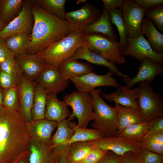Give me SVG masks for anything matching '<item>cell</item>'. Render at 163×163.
<instances>
[{
	"instance_id": "1",
	"label": "cell",
	"mask_w": 163,
	"mask_h": 163,
	"mask_svg": "<svg viewBox=\"0 0 163 163\" xmlns=\"http://www.w3.org/2000/svg\"><path fill=\"white\" fill-rule=\"evenodd\" d=\"M30 139L21 112L0 107V163H12L29 149Z\"/></svg>"
},
{
	"instance_id": "2",
	"label": "cell",
	"mask_w": 163,
	"mask_h": 163,
	"mask_svg": "<svg viewBox=\"0 0 163 163\" xmlns=\"http://www.w3.org/2000/svg\"><path fill=\"white\" fill-rule=\"evenodd\" d=\"M31 1L34 23L26 53L35 54L65 37L70 32L66 20L52 14Z\"/></svg>"
},
{
	"instance_id": "3",
	"label": "cell",
	"mask_w": 163,
	"mask_h": 163,
	"mask_svg": "<svg viewBox=\"0 0 163 163\" xmlns=\"http://www.w3.org/2000/svg\"><path fill=\"white\" fill-rule=\"evenodd\" d=\"M84 32H70L37 54L46 65L58 68L64 61L72 57L82 46Z\"/></svg>"
},
{
	"instance_id": "4",
	"label": "cell",
	"mask_w": 163,
	"mask_h": 163,
	"mask_svg": "<svg viewBox=\"0 0 163 163\" xmlns=\"http://www.w3.org/2000/svg\"><path fill=\"white\" fill-rule=\"evenodd\" d=\"M101 89H94L90 92L93 99L94 116L91 126L105 137L118 136L116 110L105 102L101 97Z\"/></svg>"
},
{
	"instance_id": "5",
	"label": "cell",
	"mask_w": 163,
	"mask_h": 163,
	"mask_svg": "<svg viewBox=\"0 0 163 163\" xmlns=\"http://www.w3.org/2000/svg\"><path fill=\"white\" fill-rule=\"evenodd\" d=\"M82 45L114 64L125 62V58L120 48V43L102 34L85 35Z\"/></svg>"
},
{
	"instance_id": "6",
	"label": "cell",
	"mask_w": 163,
	"mask_h": 163,
	"mask_svg": "<svg viewBox=\"0 0 163 163\" xmlns=\"http://www.w3.org/2000/svg\"><path fill=\"white\" fill-rule=\"evenodd\" d=\"M63 101L72 110L68 120L70 121L77 118V127H87L89 123L94 121L93 99L90 93L75 90L66 95Z\"/></svg>"
},
{
	"instance_id": "7",
	"label": "cell",
	"mask_w": 163,
	"mask_h": 163,
	"mask_svg": "<svg viewBox=\"0 0 163 163\" xmlns=\"http://www.w3.org/2000/svg\"><path fill=\"white\" fill-rule=\"evenodd\" d=\"M138 87L139 94L136 103L144 121L163 116V98L161 94L155 92L151 83L148 81L139 82Z\"/></svg>"
},
{
	"instance_id": "8",
	"label": "cell",
	"mask_w": 163,
	"mask_h": 163,
	"mask_svg": "<svg viewBox=\"0 0 163 163\" xmlns=\"http://www.w3.org/2000/svg\"><path fill=\"white\" fill-rule=\"evenodd\" d=\"M101 13L100 9L90 3H85L79 9L66 12L65 20L70 32H83L100 18Z\"/></svg>"
},
{
	"instance_id": "9",
	"label": "cell",
	"mask_w": 163,
	"mask_h": 163,
	"mask_svg": "<svg viewBox=\"0 0 163 163\" xmlns=\"http://www.w3.org/2000/svg\"><path fill=\"white\" fill-rule=\"evenodd\" d=\"M127 45L122 52L124 56H130L141 62L148 58L153 61L163 64V53L155 51L142 33L138 36L127 38Z\"/></svg>"
},
{
	"instance_id": "10",
	"label": "cell",
	"mask_w": 163,
	"mask_h": 163,
	"mask_svg": "<svg viewBox=\"0 0 163 163\" xmlns=\"http://www.w3.org/2000/svg\"><path fill=\"white\" fill-rule=\"evenodd\" d=\"M31 1H23L18 14L0 31V38L4 40L11 35L31 33L34 23L31 5Z\"/></svg>"
},
{
	"instance_id": "11",
	"label": "cell",
	"mask_w": 163,
	"mask_h": 163,
	"mask_svg": "<svg viewBox=\"0 0 163 163\" xmlns=\"http://www.w3.org/2000/svg\"><path fill=\"white\" fill-rule=\"evenodd\" d=\"M114 74L110 71L104 75H99L91 72L83 75L70 79L77 90L90 93L97 87L110 86L117 88L119 84L113 76Z\"/></svg>"
},
{
	"instance_id": "12",
	"label": "cell",
	"mask_w": 163,
	"mask_h": 163,
	"mask_svg": "<svg viewBox=\"0 0 163 163\" xmlns=\"http://www.w3.org/2000/svg\"><path fill=\"white\" fill-rule=\"evenodd\" d=\"M122 16L127 27L128 37L133 38L141 33V27L146 11L133 0H124Z\"/></svg>"
},
{
	"instance_id": "13",
	"label": "cell",
	"mask_w": 163,
	"mask_h": 163,
	"mask_svg": "<svg viewBox=\"0 0 163 163\" xmlns=\"http://www.w3.org/2000/svg\"><path fill=\"white\" fill-rule=\"evenodd\" d=\"M35 80L49 94H57L64 91L68 86L69 80L62 77L57 67L46 65Z\"/></svg>"
},
{
	"instance_id": "14",
	"label": "cell",
	"mask_w": 163,
	"mask_h": 163,
	"mask_svg": "<svg viewBox=\"0 0 163 163\" xmlns=\"http://www.w3.org/2000/svg\"><path fill=\"white\" fill-rule=\"evenodd\" d=\"M160 74L163 76V64L155 62L149 59H145L141 62L136 75L133 78L125 75L122 80L128 88H131L136 84L143 81L151 83L155 77Z\"/></svg>"
},
{
	"instance_id": "15",
	"label": "cell",
	"mask_w": 163,
	"mask_h": 163,
	"mask_svg": "<svg viewBox=\"0 0 163 163\" xmlns=\"http://www.w3.org/2000/svg\"><path fill=\"white\" fill-rule=\"evenodd\" d=\"M35 83V81L30 80L23 74L17 86L20 111L26 123L33 120L32 109Z\"/></svg>"
},
{
	"instance_id": "16",
	"label": "cell",
	"mask_w": 163,
	"mask_h": 163,
	"mask_svg": "<svg viewBox=\"0 0 163 163\" xmlns=\"http://www.w3.org/2000/svg\"><path fill=\"white\" fill-rule=\"evenodd\" d=\"M92 142L96 146L105 151H111L119 156L131 151L140 152L142 148L139 143L118 136L105 137Z\"/></svg>"
},
{
	"instance_id": "17",
	"label": "cell",
	"mask_w": 163,
	"mask_h": 163,
	"mask_svg": "<svg viewBox=\"0 0 163 163\" xmlns=\"http://www.w3.org/2000/svg\"><path fill=\"white\" fill-rule=\"evenodd\" d=\"M58 122L45 118L32 120L27 123L30 140H35L46 145H51L52 134Z\"/></svg>"
},
{
	"instance_id": "18",
	"label": "cell",
	"mask_w": 163,
	"mask_h": 163,
	"mask_svg": "<svg viewBox=\"0 0 163 163\" xmlns=\"http://www.w3.org/2000/svg\"><path fill=\"white\" fill-rule=\"evenodd\" d=\"M139 94L138 87L132 89L126 86L117 87V89L110 94L101 93L104 99L125 107L139 108L136 103Z\"/></svg>"
},
{
	"instance_id": "19",
	"label": "cell",
	"mask_w": 163,
	"mask_h": 163,
	"mask_svg": "<svg viewBox=\"0 0 163 163\" xmlns=\"http://www.w3.org/2000/svg\"><path fill=\"white\" fill-rule=\"evenodd\" d=\"M15 58L23 73L28 78L33 81L35 80L46 65L44 60L37 54H30L26 53L16 55Z\"/></svg>"
},
{
	"instance_id": "20",
	"label": "cell",
	"mask_w": 163,
	"mask_h": 163,
	"mask_svg": "<svg viewBox=\"0 0 163 163\" xmlns=\"http://www.w3.org/2000/svg\"><path fill=\"white\" fill-rule=\"evenodd\" d=\"M70 114L68 106L63 101L58 99L57 94H48L45 110V118L58 123L66 119Z\"/></svg>"
},
{
	"instance_id": "21",
	"label": "cell",
	"mask_w": 163,
	"mask_h": 163,
	"mask_svg": "<svg viewBox=\"0 0 163 163\" xmlns=\"http://www.w3.org/2000/svg\"><path fill=\"white\" fill-rule=\"evenodd\" d=\"M29 163H54L57 154L52 145L30 140Z\"/></svg>"
},
{
	"instance_id": "22",
	"label": "cell",
	"mask_w": 163,
	"mask_h": 163,
	"mask_svg": "<svg viewBox=\"0 0 163 163\" xmlns=\"http://www.w3.org/2000/svg\"><path fill=\"white\" fill-rule=\"evenodd\" d=\"M58 68L62 77L66 80L83 75L94 70L91 65L71 58L63 61Z\"/></svg>"
},
{
	"instance_id": "23",
	"label": "cell",
	"mask_w": 163,
	"mask_h": 163,
	"mask_svg": "<svg viewBox=\"0 0 163 163\" xmlns=\"http://www.w3.org/2000/svg\"><path fill=\"white\" fill-rule=\"evenodd\" d=\"M72 59H83L90 63L107 67L114 74L123 77L125 74L122 72L113 64L100 55L91 51L86 46L82 45L77 50Z\"/></svg>"
},
{
	"instance_id": "24",
	"label": "cell",
	"mask_w": 163,
	"mask_h": 163,
	"mask_svg": "<svg viewBox=\"0 0 163 163\" xmlns=\"http://www.w3.org/2000/svg\"><path fill=\"white\" fill-rule=\"evenodd\" d=\"M69 122L66 119L58 122L56 130L52 136L51 145L57 154L65 152L74 134V129L69 126Z\"/></svg>"
},
{
	"instance_id": "25",
	"label": "cell",
	"mask_w": 163,
	"mask_h": 163,
	"mask_svg": "<svg viewBox=\"0 0 163 163\" xmlns=\"http://www.w3.org/2000/svg\"><path fill=\"white\" fill-rule=\"evenodd\" d=\"M115 104L114 107L117 112V125L119 134L130 125L144 122L140 116L139 108L125 107Z\"/></svg>"
},
{
	"instance_id": "26",
	"label": "cell",
	"mask_w": 163,
	"mask_h": 163,
	"mask_svg": "<svg viewBox=\"0 0 163 163\" xmlns=\"http://www.w3.org/2000/svg\"><path fill=\"white\" fill-rule=\"evenodd\" d=\"M83 32L85 35L102 34L117 41V34L112 27L108 11L105 9H103L100 18L88 26Z\"/></svg>"
},
{
	"instance_id": "27",
	"label": "cell",
	"mask_w": 163,
	"mask_h": 163,
	"mask_svg": "<svg viewBox=\"0 0 163 163\" xmlns=\"http://www.w3.org/2000/svg\"><path fill=\"white\" fill-rule=\"evenodd\" d=\"M141 32L145 35L148 42L155 51L163 53V35L157 30L151 20L146 17L144 18Z\"/></svg>"
},
{
	"instance_id": "28",
	"label": "cell",
	"mask_w": 163,
	"mask_h": 163,
	"mask_svg": "<svg viewBox=\"0 0 163 163\" xmlns=\"http://www.w3.org/2000/svg\"><path fill=\"white\" fill-rule=\"evenodd\" d=\"M95 146L92 141H79L71 143L65 151L68 163L80 162Z\"/></svg>"
},
{
	"instance_id": "29",
	"label": "cell",
	"mask_w": 163,
	"mask_h": 163,
	"mask_svg": "<svg viewBox=\"0 0 163 163\" xmlns=\"http://www.w3.org/2000/svg\"><path fill=\"white\" fill-rule=\"evenodd\" d=\"M69 124L74 129V131L69 142V145L75 142L95 141L105 137L101 132L96 129L78 127L76 123L74 122L69 121Z\"/></svg>"
},
{
	"instance_id": "30",
	"label": "cell",
	"mask_w": 163,
	"mask_h": 163,
	"mask_svg": "<svg viewBox=\"0 0 163 163\" xmlns=\"http://www.w3.org/2000/svg\"><path fill=\"white\" fill-rule=\"evenodd\" d=\"M30 37L28 33H17L8 37L4 40L7 47L15 56L21 55L26 53Z\"/></svg>"
},
{
	"instance_id": "31",
	"label": "cell",
	"mask_w": 163,
	"mask_h": 163,
	"mask_svg": "<svg viewBox=\"0 0 163 163\" xmlns=\"http://www.w3.org/2000/svg\"><path fill=\"white\" fill-rule=\"evenodd\" d=\"M48 94L45 90L36 82L32 109L33 120L45 118V110Z\"/></svg>"
},
{
	"instance_id": "32",
	"label": "cell",
	"mask_w": 163,
	"mask_h": 163,
	"mask_svg": "<svg viewBox=\"0 0 163 163\" xmlns=\"http://www.w3.org/2000/svg\"><path fill=\"white\" fill-rule=\"evenodd\" d=\"M111 23L115 25L118 30L120 38V48L122 52L127 45L128 33L122 16L121 9L113 8L108 11Z\"/></svg>"
},
{
	"instance_id": "33",
	"label": "cell",
	"mask_w": 163,
	"mask_h": 163,
	"mask_svg": "<svg viewBox=\"0 0 163 163\" xmlns=\"http://www.w3.org/2000/svg\"><path fill=\"white\" fill-rule=\"evenodd\" d=\"M149 133L148 122H144L129 126L119 133L118 136L139 143Z\"/></svg>"
},
{
	"instance_id": "34",
	"label": "cell",
	"mask_w": 163,
	"mask_h": 163,
	"mask_svg": "<svg viewBox=\"0 0 163 163\" xmlns=\"http://www.w3.org/2000/svg\"><path fill=\"white\" fill-rule=\"evenodd\" d=\"M23 1L22 0L2 1L0 7V19L4 22L11 21L21 11Z\"/></svg>"
},
{
	"instance_id": "35",
	"label": "cell",
	"mask_w": 163,
	"mask_h": 163,
	"mask_svg": "<svg viewBox=\"0 0 163 163\" xmlns=\"http://www.w3.org/2000/svg\"><path fill=\"white\" fill-rule=\"evenodd\" d=\"M139 143L142 148L163 155V131L149 133Z\"/></svg>"
},
{
	"instance_id": "36",
	"label": "cell",
	"mask_w": 163,
	"mask_h": 163,
	"mask_svg": "<svg viewBox=\"0 0 163 163\" xmlns=\"http://www.w3.org/2000/svg\"><path fill=\"white\" fill-rule=\"evenodd\" d=\"M33 1L50 13L65 20L66 0H35Z\"/></svg>"
},
{
	"instance_id": "37",
	"label": "cell",
	"mask_w": 163,
	"mask_h": 163,
	"mask_svg": "<svg viewBox=\"0 0 163 163\" xmlns=\"http://www.w3.org/2000/svg\"><path fill=\"white\" fill-rule=\"evenodd\" d=\"M3 105L21 112L17 87L3 90Z\"/></svg>"
},
{
	"instance_id": "38",
	"label": "cell",
	"mask_w": 163,
	"mask_h": 163,
	"mask_svg": "<svg viewBox=\"0 0 163 163\" xmlns=\"http://www.w3.org/2000/svg\"><path fill=\"white\" fill-rule=\"evenodd\" d=\"M0 69L19 80L23 74L15 57L8 58L2 62Z\"/></svg>"
},
{
	"instance_id": "39",
	"label": "cell",
	"mask_w": 163,
	"mask_h": 163,
	"mask_svg": "<svg viewBox=\"0 0 163 163\" xmlns=\"http://www.w3.org/2000/svg\"><path fill=\"white\" fill-rule=\"evenodd\" d=\"M145 16L153 21L157 28L161 32H163V5L146 11Z\"/></svg>"
},
{
	"instance_id": "40",
	"label": "cell",
	"mask_w": 163,
	"mask_h": 163,
	"mask_svg": "<svg viewBox=\"0 0 163 163\" xmlns=\"http://www.w3.org/2000/svg\"><path fill=\"white\" fill-rule=\"evenodd\" d=\"M20 81L0 69V87L3 90L17 87Z\"/></svg>"
},
{
	"instance_id": "41",
	"label": "cell",
	"mask_w": 163,
	"mask_h": 163,
	"mask_svg": "<svg viewBox=\"0 0 163 163\" xmlns=\"http://www.w3.org/2000/svg\"><path fill=\"white\" fill-rule=\"evenodd\" d=\"M107 152L95 146L80 162L82 163H96L102 158Z\"/></svg>"
},
{
	"instance_id": "42",
	"label": "cell",
	"mask_w": 163,
	"mask_h": 163,
	"mask_svg": "<svg viewBox=\"0 0 163 163\" xmlns=\"http://www.w3.org/2000/svg\"><path fill=\"white\" fill-rule=\"evenodd\" d=\"M140 154L144 163H156L163 161V155L142 148Z\"/></svg>"
},
{
	"instance_id": "43",
	"label": "cell",
	"mask_w": 163,
	"mask_h": 163,
	"mask_svg": "<svg viewBox=\"0 0 163 163\" xmlns=\"http://www.w3.org/2000/svg\"><path fill=\"white\" fill-rule=\"evenodd\" d=\"M118 163H144L140 152H129L120 156Z\"/></svg>"
},
{
	"instance_id": "44",
	"label": "cell",
	"mask_w": 163,
	"mask_h": 163,
	"mask_svg": "<svg viewBox=\"0 0 163 163\" xmlns=\"http://www.w3.org/2000/svg\"><path fill=\"white\" fill-rule=\"evenodd\" d=\"M138 5L147 11L158 6L162 5L163 0H134Z\"/></svg>"
},
{
	"instance_id": "45",
	"label": "cell",
	"mask_w": 163,
	"mask_h": 163,
	"mask_svg": "<svg viewBox=\"0 0 163 163\" xmlns=\"http://www.w3.org/2000/svg\"><path fill=\"white\" fill-rule=\"evenodd\" d=\"M147 122L149 133L163 131V116L156 117Z\"/></svg>"
},
{
	"instance_id": "46",
	"label": "cell",
	"mask_w": 163,
	"mask_h": 163,
	"mask_svg": "<svg viewBox=\"0 0 163 163\" xmlns=\"http://www.w3.org/2000/svg\"><path fill=\"white\" fill-rule=\"evenodd\" d=\"M15 56L7 46L4 40L0 38V64L7 59Z\"/></svg>"
},
{
	"instance_id": "47",
	"label": "cell",
	"mask_w": 163,
	"mask_h": 163,
	"mask_svg": "<svg viewBox=\"0 0 163 163\" xmlns=\"http://www.w3.org/2000/svg\"><path fill=\"white\" fill-rule=\"evenodd\" d=\"M103 5L102 7L103 9L107 11L113 8H119L122 9L124 0H103Z\"/></svg>"
},
{
	"instance_id": "48",
	"label": "cell",
	"mask_w": 163,
	"mask_h": 163,
	"mask_svg": "<svg viewBox=\"0 0 163 163\" xmlns=\"http://www.w3.org/2000/svg\"><path fill=\"white\" fill-rule=\"evenodd\" d=\"M120 156L113 152L108 151L106 154L96 163H118Z\"/></svg>"
},
{
	"instance_id": "49",
	"label": "cell",
	"mask_w": 163,
	"mask_h": 163,
	"mask_svg": "<svg viewBox=\"0 0 163 163\" xmlns=\"http://www.w3.org/2000/svg\"><path fill=\"white\" fill-rule=\"evenodd\" d=\"M30 152L29 149L21 155L12 163H29Z\"/></svg>"
},
{
	"instance_id": "50",
	"label": "cell",
	"mask_w": 163,
	"mask_h": 163,
	"mask_svg": "<svg viewBox=\"0 0 163 163\" xmlns=\"http://www.w3.org/2000/svg\"><path fill=\"white\" fill-rule=\"evenodd\" d=\"M54 163H68L65 152L57 154Z\"/></svg>"
},
{
	"instance_id": "51",
	"label": "cell",
	"mask_w": 163,
	"mask_h": 163,
	"mask_svg": "<svg viewBox=\"0 0 163 163\" xmlns=\"http://www.w3.org/2000/svg\"><path fill=\"white\" fill-rule=\"evenodd\" d=\"M3 90L0 87V107L3 105Z\"/></svg>"
},
{
	"instance_id": "52",
	"label": "cell",
	"mask_w": 163,
	"mask_h": 163,
	"mask_svg": "<svg viewBox=\"0 0 163 163\" xmlns=\"http://www.w3.org/2000/svg\"><path fill=\"white\" fill-rule=\"evenodd\" d=\"M5 26L4 22L0 19V31L3 29Z\"/></svg>"
},
{
	"instance_id": "53",
	"label": "cell",
	"mask_w": 163,
	"mask_h": 163,
	"mask_svg": "<svg viewBox=\"0 0 163 163\" xmlns=\"http://www.w3.org/2000/svg\"><path fill=\"white\" fill-rule=\"evenodd\" d=\"M87 1L86 0H78L77 1L76 3L77 4H80L82 3H86Z\"/></svg>"
},
{
	"instance_id": "54",
	"label": "cell",
	"mask_w": 163,
	"mask_h": 163,
	"mask_svg": "<svg viewBox=\"0 0 163 163\" xmlns=\"http://www.w3.org/2000/svg\"><path fill=\"white\" fill-rule=\"evenodd\" d=\"M72 163H82V162H74Z\"/></svg>"
},
{
	"instance_id": "55",
	"label": "cell",
	"mask_w": 163,
	"mask_h": 163,
	"mask_svg": "<svg viewBox=\"0 0 163 163\" xmlns=\"http://www.w3.org/2000/svg\"><path fill=\"white\" fill-rule=\"evenodd\" d=\"M156 163H163V161H161V162H158Z\"/></svg>"
},
{
	"instance_id": "56",
	"label": "cell",
	"mask_w": 163,
	"mask_h": 163,
	"mask_svg": "<svg viewBox=\"0 0 163 163\" xmlns=\"http://www.w3.org/2000/svg\"></svg>"
}]
</instances>
